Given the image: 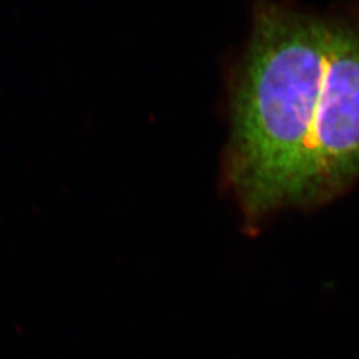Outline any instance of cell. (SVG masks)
Returning <instances> with one entry per match:
<instances>
[{
  "label": "cell",
  "instance_id": "1",
  "mask_svg": "<svg viewBox=\"0 0 359 359\" xmlns=\"http://www.w3.org/2000/svg\"><path fill=\"white\" fill-rule=\"evenodd\" d=\"M329 19L283 3L257 6L244 55L231 77V135L221 182L256 237L287 210L318 108Z\"/></svg>",
  "mask_w": 359,
  "mask_h": 359
},
{
  "label": "cell",
  "instance_id": "2",
  "mask_svg": "<svg viewBox=\"0 0 359 359\" xmlns=\"http://www.w3.org/2000/svg\"><path fill=\"white\" fill-rule=\"evenodd\" d=\"M329 19L318 108L287 210H314L359 181V15Z\"/></svg>",
  "mask_w": 359,
  "mask_h": 359
}]
</instances>
